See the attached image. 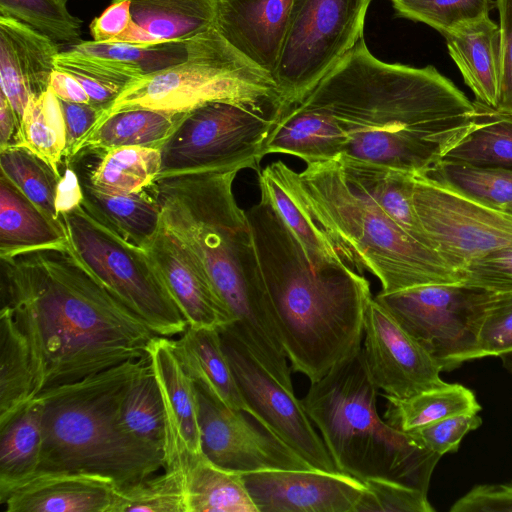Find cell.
<instances>
[{"label": "cell", "instance_id": "277c9868", "mask_svg": "<svg viewBox=\"0 0 512 512\" xmlns=\"http://www.w3.org/2000/svg\"><path fill=\"white\" fill-rule=\"evenodd\" d=\"M246 213L283 348L310 383L361 348L369 281L345 263L311 266L300 242L260 188Z\"/></svg>", "mask_w": 512, "mask_h": 512}, {"label": "cell", "instance_id": "f5cc1de1", "mask_svg": "<svg viewBox=\"0 0 512 512\" xmlns=\"http://www.w3.org/2000/svg\"><path fill=\"white\" fill-rule=\"evenodd\" d=\"M451 512H512V481L473 487L451 507Z\"/></svg>", "mask_w": 512, "mask_h": 512}, {"label": "cell", "instance_id": "8992f818", "mask_svg": "<svg viewBox=\"0 0 512 512\" xmlns=\"http://www.w3.org/2000/svg\"><path fill=\"white\" fill-rule=\"evenodd\" d=\"M149 361L147 354L41 391L43 446L36 474H96L122 489L164 470V451L133 435L121 417L123 398Z\"/></svg>", "mask_w": 512, "mask_h": 512}, {"label": "cell", "instance_id": "5bb4252c", "mask_svg": "<svg viewBox=\"0 0 512 512\" xmlns=\"http://www.w3.org/2000/svg\"><path fill=\"white\" fill-rule=\"evenodd\" d=\"M248 414L268 433L295 450L312 468L340 472L301 400L277 382L228 327L219 329Z\"/></svg>", "mask_w": 512, "mask_h": 512}, {"label": "cell", "instance_id": "ffe728a7", "mask_svg": "<svg viewBox=\"0 0 512 512\" xmlns=\"http://www.w3.org/2000/svg\"><path fill=\"white\" fill-rule=\"evenodd\" d=\"M292 0H219L217 31L258 67L273 74Z\"/></svg>", "mask_w": 512, "mask_h": 512}, {"label": "cell", "instance_id": "4316f807", "mask_svg": "<svg viewBox=\"0 0 512 512\" xmlns=\"http://www.w3.org/2000/svg\"><path fill=\"white\" fill-rule=\"evenodd\" d=\"M336 160L351 187L372 200L410 237L433 250L413 204L414 173L344 154Z\"/></svg>", "mask_w": 512, "mask_h": 512}, {"label": "cell", "instance_id": "7c38bea8", "mask_svg": "<svg viewBox=\"0 0 512 512\" xmlns=\"http://www.w3.org/2000/svg\"><path fill=\"white\" fill-rule=\"evenodd\" d=\"M491 292L464 283L429 284L374 299L443 370L475 360L478 335Z\"/></svg>", "mask_w": 512, "mask_h": 512}, {"label": "cell", "instance_id": "680465c9", "mask_svg": "<svg viewBox=\"0 0 512 512\" xmlns=\"http://www.w3.org/2000/svg\"><path fill=\"white\" fill-rule=\"evenodd\" d=\"M19 119L11 104L1 92L0 94V151L4 150L12 142L19 126Z\"/></svg>", "mask_w": 512, "mask_h": 512}, {"label": "cell", "instance_id": "7dc6e473", "mask_svg": "<svg viewBox=\"0 0 512 512\" xmlns=\"http://www.w3.org/2000/svg\"><path fill=\"white\" fill-rule=\"evenodd\" d=\"M366 490L355 512H432L435 509L420 490L382 480L364 482Z\"/></svg>", "mask_w": 512, "mask_h": 512}, {"label": "cell", "instance_id": "d6a6232c", "mask_svg": "<svg viewBox=\"0 0 512 512\" xmlns=\"http://www.w3.org/2000/svg\"><path fill=\"white\" fill-rule=\"evenodd\" d=\"M382 396L387 400L384 420L405 432L441 419L481 410L474 393L460 384L445 383L405 399Z\"/></svg>", "mask_w": 512, "mask_h": 512}, {"label": "cell", "instance_id": "6f0895ef", "mask_svg": "<svg viewBox=\"0 0 512 512\" xmlns=\"http://www.w3.org/2000/svg\"><path fill=\"white\" fill-rule=\"evenodd\" d=\"M49 88L58 99L74 103H90V98L80 82L72 75L55 69Z\"/></svg>", "mask_w": 512, "mask_h": 512}, {"label": "cell", "instance_id": "e575fe53", "mask_svg": "<svg viewBox=\"0 0 512 512\" xmlns=\"http://www.w3.org/2000/svg\"><path fill=\"white\" fill-rule=\"evenodd\" d=\"M161 150L128 146L108 150L89 175L88 182L110 195L143 192L158 180Z\"/></svg>", "mask_w": 512, "mask_h": 512}, {"label": "cell", "instance_id": "d4e9b609", "mask_svg": "<svg viewBox=\"0 0 512 512\" xmlns=\"http://www.w3.org/2000/svg\"><path fill=\"white\" fill-rule=\"evenodd\" d=\"M147 353L163 398L166 441L176 439L188 451L202 453L195 381L180 363L173 339L155 335Z\"/></svg>", "mask_w": 512, "mask_h": 512}, {"label": "cell", "instance_id": "bcb514c9", "mask_svg": "<svg viewBox=\"0 0 512 512\" xmlns=\"http://www.w3.org/2000/svg\"><path fill=\"white\" fill-rule=\"evenodd\" d=\"M73 48L98 56L118 59L139 68L144 75L181 63L186 58L185 43L138 46L127 43L81 41Z\"/></svg>", "mask_w": 512, "mask_h": 512}, {"label": "cell", "instance_id": "d6986e66", "mask_svg": "<svg viewBox=\"0 0 512 512\" xmlns=\"http://www.w3.org/2000/svg\"><path fill=\"white\" fill-rule=\"evenodd\" d=\"M58 43L11 17L0 16V84L19 122L33 96L49 88ZM20 124V123H19Z\"/></svg>", "mask_w": 512, "mask_h": 512}, {"label": "cell", "instance_id": "484cf974", "mask_svg": "<svg viewBox=\"0 0 512 512\" xmlns=\"http://www.w3.org/2000/svg\"><path fill=\"white\" fill-rule=\"evenodd\" d=\"M346 148L345 136L325 111L303 101L286 107L275 122L263 155L282 153L306 165L338 159Z\"/></svg>", "mask_w": 512, "mask_h": 512}, {"label": "cell", "instance_id": "7a4b0ae2", "mask_svg": "<svg viewBox=\"0 0 512 512\" xmlns=\"http://www.w3.org/2000/svg\"><path fill=\"white\" fill-rule=\"evenodd\" d=\"M301 101L336 121L344 155L416 174L436 169L477 118L475 103L434 66L384 62L364 38Z\"/></svg>", "mask_w": 512, "mask_h": 512}, {"label": "cell", "instance_id": "83f0119b", "mask_svg": "<svg viewBox=\"0 0 512 512\" xmlns=\"http://www.w3.org/2000/svg\"><path fill=\"white\" fill-rule=\"evenodd\" d=\"M187 112L130 109L117 112L95 125L65 156L71 163L88 153L140 146L161 150Z\"/></svg>", "mask_w": 512, "mask_h": 512}, {"label": "cell", "instance_id": "ba28073f", "mask_svg": "<svg viewBox=\"0 0 512 512\" xmlns=\"http://www.w3.org/2000/svg\"><path fill=\"white\" fill-rule=\"evenodd\" d=\"M179 64L129 84L95 125L124 110L188 112L227 101L278 119L287 104L272 75L236 50L214 27L185 42Z\"/></svg>", "mask_w": 512, "mask_h": 512}, {"label": "cell", "instance_id": "91938a15", "mask_svg": "<svg viewBox=\"0 0 512 512\" xmlns=\"http://www.w3.org/2000/svg\"><path fill=\"white\" fill-rule=\"evenodd\" d=\"M503 366L510 372H512V351L505 353L500 356Z\"/></svg>", "mask_w": 512, "mask_h": 512}, {"label": "cell", "instance_id": "1f68e13d", "mask_svg": "<svg viewBox=\"0 0 512 512\" xmlns=\"http://www.w3.org/2000/svg\"><path fill=\"white\" fill-rule=\"evenodd\" d=\"M83 205L102 222L128 241L146 247L160 229V208L153 196L144 191L110 195L82 181Z\"/></svg>", "mask_w": 512, "mask_h": 512}, {"label": "cell", "instance_id": "5b68a950", "mask_svg": "<svg viewBox=\"0 0 512 512\" xmlns=\"http://www.w3.org/2000/svg\"><path fill=\"white\" fill-rule=\"evenodd\" d=\"M358 272L391 293L429 284L463 282L460 271L403 231L372 200L351 187L338 160L297 173L282 161L265 167Z\"/></svg>", "mask_w": 512, "mask_h": 512}, {"label": "cell", "instance_id": "f35d334b", "mask_svg": "<svg viewBox=\"0 0 512 512\" xmlns=\"http://www.w3.org/2000/svg\"><path fill=\"white\" fill-rule=\"evenodd\" d=\"M258 182L295 234L313 268L324 269L347 263L326 234L265 168L258 172Z\"/></svg>", "mask_w": 512, "mask_h": 512}, {"label": "cell", "instance_id": "e0dca14e", "mask_svg": "<svg viewBox=\"0 0 512 512\" xmlns=\"http://www.w3.org/2000/svg\"><path fill=\"white\" fill-rule=\"evenodd\" d=\"M242 475L258 512H355L366 490L350 475L314 468Z\"/></svg>", "mask_w": 512, "mask_h": 512}, {"label": "cell", "instance_id": "60d3db41", "mask_svg": "<svg viewBox=\"0 0 512 512\" xmlns=\"http://www.w3.org/2000/svg\"><path fill=\"white\" fill-rule=\"evenodd\" d=\"M121 417L133 435L165 453V408L150 361L130 384L122 401Z\"/></svg>", "mask_w": 512, "mask_h": 512}, {"label": "cell", "instance_id": "816d5d0a", "mask_svg": "<svg viewBox=\"0 0 512 512\" xmlns=\"http://www.w3.org/2000/svg\"><path fill=\"white\" fill-rule=\"evenodd\" d=\"M501 30V71L494 110L512 117V0H496Z\"/></svg>", "mask_w": 512, "mask_h": 512}, {"label": "cell", "instance_id": "4fadbf2b", "mask_svg": "<svg viewBox=\"0 0 512 512\" xmlns=\"http://www.w3.org/2000/svg\"><path fill=\"white\" fill-rule=\"evenodd\" d=\"M413 204L433 250L461 273L512 246V213L481 203L441 179L414 173Z\"/></svg>", "mask_w": 512, "mask_h": 512}, {"label": "cell", "instance_id": "603a6c76", "mask_svg": "<svg viewBox=\"0 0 512 512\" xmlns=\"http://www.w3.org/2000/svg\"><path fill=\"white\" fill-rule=\"evenodd\" d=\"M165 461L182 470L186 512H258L241 473L217 466L182 443L169 447Z\"/></svg>", "mask_w": 512, "mask_h": 512}, {"label": "cell", "instance_id": "ee69618b", "mask_svg": "<svg viewBox=\"0 0 512 512\" xmlns=\"http://www.w3.org/2000/svg\"><path fill=\"white\" fill-rule=\"evenodd\" d=\"M0 16L14 18L56 43L76 45L82 20L57 0H0Z\"/></svg>", "mask_w": 512, "mask_h": 512}, {"label": "cell", "instance_id": "f6af8a7d", "mask_svg": "<svg viewBox=\"0 0 512 512\" xmlns=\"http://www.w3.org/2000/svg\"><path fill=\"white\" fill-rule=\"evenodd\" d=\"M397 16L422 22L442 35L453 27L489 15L492 0H399Z\"/></svg>", "mask_w": 512, "mask_h": 512}, {"label": "cell", "instance_id": "8d00e7d4", "mask_svg": "<svg viewBox=\"0 0 512 512\" xmlns=\"http://www.w3.org/2000/svg\"><path fill=\"white\" fill-rule=\"evenodd\" d=\"M474 103L477 110L475 126L443 161L512 168V117L480 102Z\"/></svg>", "mask_w": 512, "mask_h": 512}, {"label": "cell", "instance_id": "681fc988", "mask_svg": "<svg viewBox=\"0 0 512 512\" xmlns=\"http://www.w3.org/2000/svg\"><path fill=\"white\" fill-rule=\"evenodd\" d=\"M482 423L478 413L441 419L407 431L422 447L439 455L458 450L463 437Z\"/></svg>", "mask_w": 512, "mask_h": 512}, {"label": "cell", "instance_id": "f907efd6", "mask_svg": "<svg viewBox=\"0 0 512 512\" xmlns=\"http://www.w3.org/2000/svg\"><path fill=\"white\" fill-rule=\"evenodd\" d=\"M462 275L465 285L492 293L512 292V246L471 263Z\"/></svg>", "mask_w": 512, "mask_h": 512}, {"label": "cell", "instance_id": "94428289", "mask_svg": "<svg viewBox=\"0 0 512 512\" xmlns=\"http://www.w3.org/2000/svg\"><path fill=\"white\" fill-rule=\"evenodd\" d=\"M505 211L509 212V213H512V205L509 206Z\"/></svg>", "mask_w": 512, "mask_h": 512}, {"label": "cell", "instance_id": "ab89813d", "mask_svg": "<svg viewBox=\"0 0 512 512\" xmlns=\"http://www.w3.org/2000/svg\"><path fill=\"white\" fill-rule=\"evenodd\" d=\"M1 174L54 223L65 227L55 206L56 190L61 178L51 166L31 150L15 144L0 151Z\"/></svg>", "mask_w": 512, "mask_h": 512}, {"label": "cell", "instance_id": "9c48e42d", "mask_svg": "<svg viewBox=\"0 0 512 512\" xmlns=\"http://www.w3.org/2000/svg\"><path fill=\"white\" fill-rule=\"evenodd\" d=\"M69 245L85 267L159 336L188 324L148 251L110 228L83 203L61 215Z\"/></svg>", "mask_w": 512, "mask_h": 512}, {"label": "cell", "instance_id": "9f6ffc18", "mask_svg": "<svg viewBox=\"0 0 512 512\" xmlns=\"http://www.w3.org/2000/svg\"><path fill=\"white\" fill-rule=\"evenodd\" d=\"M84 192L82 182H80L73 169L67 168L57 185L55 206L58 214L77 208L83 203Z\"/></svg>", "mask_w": 512, "mask_h": 512}, {"label": "cell", "instance_id": "836d02e7", "mask_svg": "<svg viewBox=\"0 0 512 512\" xmlns=\"http://www.w3.org/2000/svg\"><path fill=\"white\" fill-rule=\"evenodd\" d=\"M56 69L75 77L90 103L107 109L132 82L144 76L136 66L114 58L79 51L73 47L56 57Z\"/></svg>", "mask_w": 512, "mask_h": 512}, {"label": "cell", "instance_id": "9a60e30c", "mask_svg": "<svg viewBox=\"0 0 512 512\" xmlns=\"http://www.w3.org/2000/svg\"><path fill=\"white\" fill-rule=\"evenodd\" d=\"M194 381L201 449L211 462L241 474L312 468L282 440L252 424L245 412L230 408L204 383Z\"/></svg>", "mask_w": 512, "mask_h": 512}, {"label": "cell", "instance_id": "4dcf8cb0", "mask_svg": "<svg viewBox=\"0 0 512 512\" xmlns=\"http://www.w3.org/2000/svg\"><path fill=\"white\" fill-rule=\"evenodd\" d=\"M173 343L180 363L194 380L204 383L230 408L248 414L219 330L187 326Z\"/></svg>", "mask_w": 512, "mask_h": 512}, {"label": "cell", "instance_id": "ac0fdd59", "mask_svg": "<svg viewBox=\"0 0 512 512\" xmlns=\"http://www.w3.org/2000/svg\"><path fill=\"white\" fill-rule=\"evenodd\" d=\"M145 249L188 326L219 330L233 323L231 313L203 267L161 224Z\"/></svg>", "mask_w": 512, "mask_h": 512}, {"label": "cell", "instance_id": "f546056e", "mask_svg": "<svg viewBox=\"0 0 512 512\" xmlns=\"http://www.w3.org/2000/svg\"><path fill=\"white\" fill-rule=\"evenodd\" d=\"M43 402L35 396L0 423V502L37 473L43 446Z\"/></svg>", "mask_w": 512, "mask_h": 512}, {"label": "cell", "instance_id": "6da1fadb", "mask_svg": "<svg viewBox=\"0 0 512 512\" xmlns=\"http://www.w3.org/2000/svg\"><path fill=\"white\" fill-rule=\"evenodd\" d=\"M1 259V311L30 356L34 391L71 384L147 355L155 333L69 245Z\"/></svg>", "mask_w": 512, "mask_h": 512}, {"label": "cell", "instance_id": "cb8c5ba5", "mask_svg": "<svg viewBox=\"0 0 512 512\" xmlns=\"http://www.w3.org/2000/svg\"><path fill=\"white\" fill-rule=\"evenodd\" d=\"M448 52L475 101L495 109L501 71V30L489 15L463 22L444 34Z\"/></svg>", "mask_w": 512, "mask_h": 512}, {"label": "cell", "instance_id": "7402d4cb", "mask_svg": "<svg viewBox=\"0 0 512 512\" xmlns=\"http://www.w3.org/2000/svg\"><path fill=\"white\" fill-rule=\"evenodd\" d=\"M218 3L219 0H131V23L113 42L138 46L185 43L215 27Z\"/></svg>", "mask_w": 512, "mask_h": 512}, {"label": "cell", "instance_id": "6125c7cd", "mask_svg": "<svg viewBox=\"0 0 512 512\" xmlns=\"http://www.w3.org/2000/svg\"><path fill=\"white\" fill-rule=\"evenodd\" d=\"M57 1L61 2L62 4H65V5H67V2H68V0H57Z\"/></svg>", "mask_w": 512, "mask_h": 512}, {"label": "cell", "instance_id": "52a82bcc", "mask_svg": "<svg viewBox=\"0 0 512 512\" xmlns=\"http://www.w3.org/2000/svg\"><path fill=\"white\" fill-rule=\"evenodd\" d=\"M378 388L362 348L311 383L301 400L337 469L361 482H396L427 494L441 458L377 413Z\"/></svg>", "mask_w": 512, "mask_h": 512}, {"label": "cell", "instance_id": "74e56055", "mask_svg": "<svg viewBox=\"0 0 512 512\" xmlns=\"http://www.w3.org/2000/svg\"><path fill=\"white\" fill-rule=\"evenodd\" d=\"M35 396L27 346L11 318L0 310V423Z\"/></svg>", "mask_w": 512, "mask_h": 512}, {"label": "cell", "instance_id": "30bf717a", "mask_svg": "<svg viewBox=\"0 0 512 512\" xmlns=\"http://www.w3.org/2000/svg\"><path fill=\"white\" fill-rule=\"evenodd\" d=\"M276 121L227 101L190 110L161 149L158 180L246 168L258 173L266 140Z\"/></svg>", "mask_w": 512, "mask_h": 512}, {"label": "cell", "instance_id": "7bdbcfd3", "mask_svg": "<svg viewBox=\"0 0 512 512\" xmlns=\"http://www.w3.org/2000/svg\"><path fill=\"white\" fill-rule=\"evenodd\" d=\"M186 512L183 473L170 464L161 474H154L128 487L115 490L110 512Z\"/></svg>", "mask_w": 512, "mask_h": 512}, {"label": "cell", "instance_id": "3957f363", "mask_svg": "<svg viewBox=\"0 0 512 512\" xmlns=\"http://www.w3.org/2000/svg\"><path fill=\"white\" fill-rule=\"evenodd\" d=\"M240 170L157 180L161 226L198 261L233 317L226 326L282 386L291 370L276 325L246 211L233 182Z\"/></svg>", "mask_w": 512, "mask_h": 512}, {"label": "cell", "instance_id": "f1b7e54d", "mask_svg": "<svg viewBox=\"0 0 512 512\" xmlns=\"http://www.w3.org/2000/svg\"><path fill=\"white\" fill-rule=\"evenodd\" d=\"M68 243L54 223L9 179L0 175V258Z\"/></svg>", "mask_w": 512, "mask_h": 512}, {"label": "cell", "instance_id": "8fae6325", "mask_svg": "<svg viewBox=\"0 0 512 512\" xmlns=\"http://www.w3.org/2000/svg\"><path fill=\"white\" fill-rule=\"evenodd\" d=\"M371 0H292L272 74L287 106L304 99L362 39Z\"/></svg>", "mask_w": 512, "mask_h": 512}, {"label": "cell", "instance_id": "be15d7a7", "mask_svg": "<svg viewBox=\"0 0 512 512\" xmlns=\"http://www.w3.org/2000/svg\"><path fill=\"white\" fill-rule=\"evenodd\" d=\"M391 1H392V3H394V2H397V1H399V0H391Z\"/></svg>", "mask_w": 512, "mask_h": 512}, {"label": "cell", "instance_id": "44dd1931", "mask_svg": "<svg viewBox=\"0 0 512 512\" xmlns=\"http://www.w3.org/2000/svg\"><path fill=\"white\" fill-rule=\"evenodd\" d=\"M116 485L90 473H41L0 503L6 512H110Z\"/></svg>", "mask_w": 512, "mask_h": 512}, {"label": "cell", "instance_id": "11a10c76", "mask_svg": "<svg viewBox=\"0 0 512 512\" xmlns=\"http://www.w3.org/2000/svg\"><path fill=\"white\" fill-rule=\"evenodd\" d=\"M59 101L66 127V156L73 146L95 126L105 109L91 103H74L60 99Z\"/></svg>", "mask_w": 512, "mask_h": 512}, {"label": "cell", "instance_id": "d590c367", "mask_svg": "<svg viewBox=\"0 0 512 512\" xmlns=\"http://www.w3.org/2000/svg\"><path fill=\"white\" fill-rule=\"evenodd\" d=\"M12 144L31 150L62 175L66 127L60 101L50 88L30 98Z\"/></svg>", "mask_w": 512, "mask_h": 512}, {"label": "cell", "instance_id": "2e32d148", "mask_svg": "<svg viewBox=\"0 0 512 512\" xmlns=\"http://www.w3.org/2000/svg\"><path fill=\"white\" fill-rule=\"evenodd\" d=\"M362 350L371 379L387 396L405 399L446 383L435 359L374 297L365 313Z\"/></svg>", "mask_w": 512, "mask_h": 512}, {"label": "cell", "instance_id": "db71d44e", "mask_svg": "<svg viewBox=\"0 0 512 512\" xmlns=\"http://www.w3.org/2000/svg\"><path fill=\"white\" fill-rule=\"evenodd\" d=\"M131 23V0H114L90 24L93 41L110 43L126 32Z\"/></svg>", "mask_w": 512, "mask_h": 512}, {"label": "cell", "instance_id": "c3c4849f", "mask_svg": "<svg viewBox=\"0 0 512 512\" xmlns=\"http://www.w3.org/2000/svg\"><path fill=\"white\" fill-rule=\"evenodd\" d=\"M512 351V292L492 293L478 335L475 359Z\"/></svg>", "mask_w": 512, "mask_h": 512}, {"label": "cell", "instance_id": "b9f144b4", "mask_svg": "<svg viewBox=\"0 0 512 512\" xmlns=\"http://www.w3.org/2000/svg\"><path fill=\"white\" fill-rule=\"evenodd\" d=\"M425 174L488 206L505 211L512 205V168L442 161Z\"/></svg>", "mask_w": 512, "mask_h": 512}]
</instances>
